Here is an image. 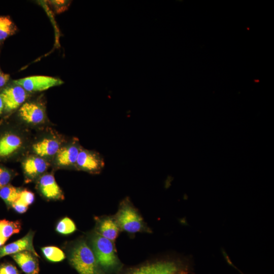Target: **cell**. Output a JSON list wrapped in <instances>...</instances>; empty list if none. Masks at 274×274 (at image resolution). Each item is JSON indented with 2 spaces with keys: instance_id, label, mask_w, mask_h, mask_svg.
I'll return each instance as SVG.
<instances>
[{
  "instance_id": "obj_15",
  "label": "cell",
  "mask_w": 274,
  "mask_h": 274,
  "mask_svg": "<svg viewBox=\"0 0 274 274\" xmlns=\"http://www.w3.org/2000/svg\"><path fill=\"white\" fill-rule=\"evenodd\" d=\"M60 149L59 142L52 139H45L33 145L34 152L41 157L51 156L57 153Z\"/></svg>"
},
{
  "instance_id": "obj_12",
  "label": "cell",
  "mask_w": 274,
  "mask_h": 274,
  "mask_svg": "<svg viewBox=\"0 0 274 274\" xmlns=\"http://www.w3.org/2000/svg\"><path fill=\"white\" fill-rule=\"evenodd\" d=\"M19 113L23 120L28 123L39 124L45 118L44 108L35 102H24L20 107Z\"/></svg>"
},
{
  "instance_id": "obj_26",
  "label": "cell",
  "mask_w": 274,
  "mask_h": 274,
  "mask_svg": "<svg viewBox=\"0 0 274 274\" xmlns=\"http://www.w3.org/2000/svg\"><path fill=\"white\" fill-rule=\"evenodd\" d=\"M51 3L54 6H56V10L58 12L62 11L66 9L67 2L65 1H52Z\"/></svg>"
},
{
  "instance_id": "obj_22",
  "label": "cell",
  "mask_w": 274,
  "mask_h": 274,
  "mask_svg": "<svg viewBox=\"0 0 274 274\" xmlns=\"http://www.w3.org/2000/svg\"><path fill=\"white\" fill-rule=\"evenodd\" d=\"M35 200L34 194L27 190H21L18 198L16 200L26 206L31 204Z\"/></svg>"
},
{
  "instance_id": "obj_24",
  "label": "cell",
  "mask_w": 274,
  "mask_h": 274,
  "mask_svg": "<svg viewBox=\"0 0 274 274\" xmlns=\"http://www.w3.org/2000/svg\"><path fill=\"white\" fill-rule=\"evenodd\" d=\"M0 274H20L16 267L10 263H3L0 265Z\"/></svg>"
},
{
  "instance_id": "obj_21",
  "label": "cell",
  "mask_w": 274,
  "mask_h": 274,
  "mask_svg": "<svg viewBox=\"0 0 274 274\" xmlns=\"http://www.w3.org/2000/svg\"><path fill=\"white\" fill-rule=\"evenodd\" d=\"M55 230L60 234L67 235L74 232L76 230V227L70 218L65 217L58 222Z\"/></svg>"
},
{
  "instance_id": "obj_17",
  "label": "cell",
  "mask_w": 274,
  "mask_h": 274,
  "mask_svg": "<svg viewBox=\"0 0 274 274\" xmlns=\"http://www.w3.org/2000/svg\"><path fill=\"white\" fill-rule=\"evenodd\" d=\"M21 228V224L18 220H0V247H2L12 235L19 232Z\"/></svg>"
},
{
  "instance_id": "obj_20",
  "label": "cell",
  "mask_w": 274,
  "mask_h": 274,
  "mask_svg": "<svg viewBox=\"0 0 274 274\" xmlns=\"http://www.w3.org/2000/svg\"><path fill=\"white\" fill-rule=\"evenodd\" d=\"M44 256L48 260L57 262L65 258V254L62 250L55 246H47L42 248Z\"/></svg>"
},
{
  "instance_id": "obj_23",
  "label": "cell",
  "mask_w": 274,
  "mask_h": 274,
  "mask_svg": "<svg viewBox=\"0 0 274 274\" xmlns=\"http://www.w3.org/2000/svg\"><path fill=\"white\" fill-rule=\"evenodd\" d=\"M12 179V174L7 168L0 166V188L9 184Z\"/></svg>"
},
{
  "instance_id": "obj_5",
  "label": "cell",
  "mask_w": 274,
  "mask_h": 274,
  "mask_svg": "<svg viewBox=\"0 0 274 274\" xmlns=\"http://www.w3.org/2000/svg\"><path fill=\"white\" fill-rule=\"evenodd\" d=\"M63 83L59 79L46 76H32L14 81V84L28 92L42 91Z\"/></svg>"
},
{
  "instance_id": "obj_11",
  "label": "cell",
  "mask_w": 274,
  "mask_h": 274,
  "mask_svg": "<svg viewBox=\"0 0 274 274\" xmlns=\"http://www.w3.org/2000/svg\"><path fill=\"white\" fill-rule=\"evenodd\" d=\"M39 190L46 198L50 199L63 198V195L55 178L51 174L42 176L38 183Z\"/></svg>"
},
{
  "instance_id": "obj_10",
  "label": "cell",
  "mask_w": 274,
  "mask_h": 274,
  "mask_svg": "<svg viewBox=\"0 0 274 274\" xmlns=\"http://www.w3.org/2000/svg\"><path fill=\"white\" fill-rule=\"evenodd\" d=\"M11 256L25 274H39L38 257L32 253L24 251L13 254Z\"/></svg>"
},
{
  "instance_id": "obj_19",
  "label": "cell",
  "mask_w": 274,
  "mask_h": 274,
  "mask_svg": "<svg viewBox=\"0 0 274 274\" xmlns=\"http://www.w3.org/2000/svg\"><path fill=\"white\" fill-rule=\"evenodd\" d=\"M21 190L11 185H7L0 188V197L8 206L18 198Z\"/></svg>"
},
{
  "instance_id": "obj_9",
  "label": "cell",
  "mask_w": 274,
  "mask_h": 274,
  "mask_svg": "<svg viewBox=\"0 0 274 274\" xmlns=\"http://www.w3.org/2000/svg\"><path fill=\"white\" fill-rule=\"evenodd\" d=\"M22 140L16 133L5 131L0 134V159L13 156L21 148Z\"/></svg>"
},
{
  "instance_id": "obj_13",
  "label": "cell",
  "mask_w": 274,
  "mask_h": 274,
  "mask_svg": "<svg viewBox=\"0 0 274 274\" xmlns=\"http://www.w3.org/2000/svg\"><path fill=\"white\" fill-rule=\"evenodd\" d=\"M49 163L39 157L27 158L23 163V168L26 176L30 178H35L45 172Z\"/></svg>"
},
{
  "instance_id": "obj_27",
  "label": "cell",
  "mask_w": 274,
  "mask_h": 274,
  "mask_svg": "<svg viewBox=\"0 0 274 274\" xmlns=\"http://www.w3.org/2000/svg\"><path fill=\"white\" fill-rule=\"evenodd\" d=\"M10 79V75L4 73L0 68V88L5 86Z\"/></svg>"
},
{
  "instance_id": "obj_18",
  "label": "cell",
  "mask_w": 274,
  "mask_h": 274,
  "mask_svg": "<svg viewBox=\"0 0 274 274\" xmlns=\"http://www.w3.org/2000/svg\"><path fill=\"white\" fill-rule=\"evenodd\" d=\"M17 31V27L10 17L0 15V41L14 35Z\"/></svg>"
},
{
  "instance_id": "obj_1",
  "label": "cell",
  "mask_w": 274,
  "mask_h": 274,
  "mask_svg": "<svg viewBox=\"0 0 274 274\" xmlns=\"http://www.w3.org/2000/svg\"><path fill=\"white\" fill-rule=\"evenodd\" d=\"M91 244L97 262L106 274L115 273L121 269L122 264L111 241L97 232L91 238Z\"/></svg>"
},
{
  "instance_id": "obj_3",
  "label": "cell",
  "mask_w": 274,
  "mask_h": 274,
  "mask_svg": "<svg viewBox=\"0 0 274 274\" xmlns=\"http://www.w3.org/2000/svg\"><path fill=\"white\" fill-rule=\"evenodd\" d=\"M188 267L173 260H161L147 262L130 268L122 274H188Z\"/></svg>"
},
{
  "instance_id": "obj_7",
  "label": "cell",
  "mask_w": 274,
  "mask_h": 274,
  "mask_svg": "<svg viewBox=\"0 0 274 274\" xmlns=\"http://www.w3.org/2000/svg\"><path fill=\"white\" fill-rule=\"evenodd\" d=\"M75 166L80 170L91 173H98L105 166V162L98 153L81 149Z\"/></svg>"
},
{
  "instance_id": "obj_4",
  "label": "cell",
  "mask_w": 274,
  "mask_h": 274,
  "mask_svg": "<svg viewBox=\"0 0 274 274\" xmlns=\"http://www.w3.org/2000/svg\"><path fill=\"white\" fill-rule=\"evenodd\" d=\"M115 220L119 227L126 232L133 233L145 230L142 217L128 199L121 202Z\"/></svg>"
},
{
  "instance_id": "obj_8",
  "label": "cell",
  "mask_w": 274,
  "mask_h": 274,
  "mask_svg": "<svg viewBox=\"0 0 274 274\" xmlns=\"http://www.w3.org/2000/svg\"><path fill=\"white\" fill-rule=\"evenodd\" d=\"M34 232L30 231L21 238L0 247V259L7 255L13 254L24 251H28L39 257L35 251L32 241Z\"/></svg>"
},
{
  "instance_id": "obj_16",
  "label": "cell",
  "mask_w": 274,
  "mask_h": 274,
  "mask_svg": "<svg viewBox=\"0 0 274 274\" xmlns=\"http://www.w3.org/2000/svg\"><path fill=\"white\" fill-rule=\"evenodd\" d=\"M97 229L98 234L112 241L117 237L119 227L115 219L107 218L99 221Z\"/></svg>"
},
{
  "instance_id": "obj_14",
  "label": "cell",
  "mask_w": 274,
  "mask_h": 274,
  "mask_svg": "<svg viewBox=\"0 0 274 274\" xmlns=\"http://www.w3.org/2000/svg\"><path fill=\"white\" fill-rule=\"evenodd\" d=\"M81 149L77 144H72L59 149L56 158L58 164L62 166L76 165Z\"/></svg>"
},
{
  "instance_id": "obj_6",
  "label": "cell",
  "mask_w": 274,
  "mask_h": 274,
  "mask_svg": "<svg viewBox=\"0 0 274 274\" xmlns=\"http://www.w3.org/2000/svg\"><path fill=\"white\" fill-rule=\"evenodd\" d=\"M4 104V111L9 113L20 107L28 96L27 92L21 86L15 85L8 87L0 94Z\"/></svg>"
},
{
  "instance_id": "obj_25",
  "label": "cell",
  "mask_w": 274,
  "mask_h": 274,
  "mask_svg": "<svg viewBox=\"0 0 274 274\" xmlns=\"http://www.w3.org/2000/svg\"><path fill=\"white\" fill-rule=\"evenodd\" d=\"M15 211L19 214H23L26 212L28 207L23 203L16 200L11 206Z\"/></svg>"
},
{
  "instance_id": "obj_2",
  "label": "cell",
  "mask_w": 274,
  "mask_h": 274,
  "mask_svg": "<svg viewBox=\"0 0 274 274\" xmlns=\"http://www.w3.org/2000/svg\"><path fill=\"white\" fill-rule=\"evenodd\" d=\"M69 260L79 274H106L99 266L92 249L84 241L72 249Z\"/></svg>"
},
{
  "instance_id": "obj_28",
  "label": "cell",
  "mask_w": 274,
  "mask_h": 274,
  "mask_svg": "<svg viewBox=\"0 0 274 274\" xmlns=\"http://www.w3.org/2000/svg\"><path fill=\"white\" fill-rule=\"evenodd\" d=\"M3 110H4V104L2 97L0 96V115L2 114Z\"/></svg>"
}]
</instances>
